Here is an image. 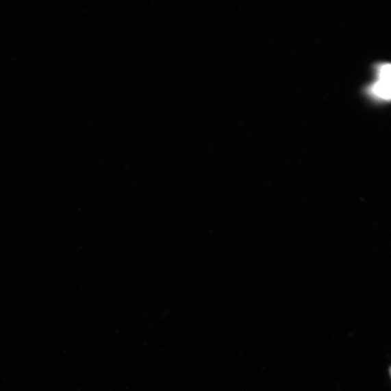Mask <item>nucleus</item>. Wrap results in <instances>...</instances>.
Listing matches in <instances>:
<instances>
[{"mask_svg": "<svg viewBox=\"0 0 391 391\" xmlns=\"http://www.w3.org/2000/svg\"><path fill=\"white\" fill-rule=\"evenodd\" d=\"M378 79L370 87V94L378 99L389 100L390 98V66L380 65L377 69Z\"/></svg>", "mask_w": 391, "mask_h": 391, "instance_id": "nucleus-1", "label": "nucleus"}]
</instances>
